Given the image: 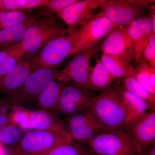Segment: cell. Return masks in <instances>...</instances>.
<instances>
[{
    "label": "cell",
    "instance_id": "cell-1",
    "mask_svg": "<svg viewBox=\"0 0 155 155\" xmlns=\"http://www.w3.org/2000/svg\"><path fill=\"white\" fill-rule=\"evenodd\" d=\"M88 109L97 123L107 130L122 129L125 125L127 112L119 84L111 86L94 97Z\"/></svg>",
    "mask_w": 155,
    "mask_h": 155
},
{
    "label": "cell",
    "instance_id": "cell-2",
    "mask_svg": "<svg viewBox=\"0 0 155 155\" xmlns=\"http://www.w3.org/2000/svg\"><path fill=\"white\" fill-rule=\"evenodd\" d=\"M73 140L67 130L27 131L9 155H45L58 146Z\"/></svg>",
    "mask_w": 155,
    "mask_h": 155
},
{
    "label": "cell",
    "instance_id": "cell-3",
    "mask_svg": "<svg viewBox=\"0 0 155 155\" xmlns=\"http://www.w3.org/2000/svg\"><path fill=\"white\" fill-rule=\"evenodd\" d=\"M58 71L56 67L36 69L19 88L8 93L5 103L10 107L24 108L36 102L48 84L56 79Z\"/></svg>",
    "mask_w": 155,
    "mask_h": 155
},
{
    "label": "cell",
    "instance_id": "cell-4",
    "mask_svg": "<svg viewBox=\"0 0 155 155\" xmlns=\"http://www.w3.org/2000/svg\"><path fill=\"white\" fill-rule=\"evenodd\" d=\"M67 30L61 28L53 16L38 18L26 29L19 44L25 55H35L46 45L64 34Z\"/></svg>",
    "mask_w": 155,
    "mask_h": 155
},
{
    "label": "cell",
    "instance_id": "cell-5",
    "mask_svg": "<svg viewBox=\"0 0 155 155\" xmlns=\"http://www.w3.org/2000/svg\"><path fill=\"white\" fill-rule=\"evenodd\" d=\"M117 27L102 12L95 14L78 28H72L75 47L71 56L94 48L102 39Z\"/></svg>",
    "mask_w": 155,
    "mask_h": 155
},
{
    "label": "cell",
    "instance_id": "cell-6",
    "mask_svg": "<svg viewBox=\"0 0 155 155\" xmlns=\"http://www.w3.org/2000/svg\"><path fill=\"white\" fill-rule=\"evenodd\" d=\"M87 143L96 155H136L140 152L133 139L122 129L103 131Z\"/></svg>",
    "mask_w": 155,
    "mask_h": 155
},
{
    "label": "cell",
    "instance_id": "cell-7",
    "mask_svg": "<svg viewBox=\"0 0 155 155\" xmlns=\"http://www.w3.org/2000/svg\"><path fill=\"white\" fill-rule=\"evenodd\" d=\"M74 47L72 28L69 27L66 33L50 41L37 54L32 61L33 71L44 67H56L70 55Z\"/></svg>",
    "mask_w": 155,
    "mask_h": 155
},
{
    "label": "cell",
    "instance_id": "cell-8",
    "mask_svg": "<svg viewBox=\"0 0 155 155\" xmlns=\"http://www.w3.org/2000/svg\"><path fill=\"white\" fill-rule=\"evenodd\" d=\"M154 2L150 0H104L100 8L114 25L127 27L141 17L143 8L150 7Z\"/></svg>",
    "mask_w": 155,
    "mask_h": 155
},
{
    "label": "cell",
    "instance_id": "cell-9",
    "mask_svg": "<svg viewBox=\"0 0 155 155\" xmlns=\"http://www.w3.org/2000/svg\"><path fill=\"white\" fill-rule=\"evenodd\" d=\"M100 50V45L75 55L68 65L58 71L56 80L66 84L72 81L78 86L89 89L90 77L92 70L90 62L92 56Z\"/></svg>",
    "mask_w": 155,
    "mask_h": 155
},
{
    "label": "cell",
    "instance_id": "cell-10",
    "mask_svg": "<svg viewBox=\"0 0 155 155\" xmlns=\"http://www.w3.org/2000/svg\"><path fill=\"white\" fill-rule=\"evenodd\" d=\"M64 124L73 140L79 143H87L96 136L108 130L97 123L89 109L67 116Z\"/></svg>",
    "mask_w": 155,
    "mask_h": 155
},
{
    "label": "cell",
    "instance_id": "cell-11",
    "mask_svg": "<svg viewBox=\"0 0 155 155\" xmlns=\"http://www.w3.org/2000/svg\"><path fill=\"white\" fill-rule=\"evenodd\" d=\"M91 90L72 82L64 84L56 112L69 116L88 110L94 97Z\"/></svg>",
    "mask_w": 155,
    "mask_h": 155
},
{
    "label": "cell",
    "instance_id": "cell-12",
    "mask_svg": "<svg viewBox=\"0 0 155 155\" xmlns=\"http://www.w3.org/2000/svg\"><path fill=\"white\" fill-rule=\"evenodd\" d=\"M103 54L119 56L130 62L136 60L134 45L127 27L118 26L108 34L100 45Z\"/></svg>",
    "mask_w": 155,
    "mask_h": 155
},
{
    "label": "cell",
    "instance_id": "cell-13",
    "mask_svg": "<svg viewBox=\"0 0 155 155\" xmlns=\"http://www.w3.org/2000/svg\"><path fill=\"white\" fill-rule=\"evenodd\" d=\"M122 130L130 136L139 151L155 143V111H149L133 122L124 125Z\"/></svg>",
    "mask_w": 155,
    "mask_h": 155
},
{
    "label": "cell",
    "instance_id": "cell-14",
    "mask_svg": "<svg viewBox=\"0 0 155 155\" xmlns=\"http://www.w3.org/2000/svg\"><path fill=\"white\" fill-rule=\"evenodd\" d=\"M104 0H78L77 2L58 13L69 27L77 28L92 18L94 11L100 8Z\"/></svg>",
    "mask_w": 155,
    "mask_h": 155
},
{
    "label": "cell",
    "instance_id": "cell-15",
    "mask_svg": "<svg viewBox=\"0 0 155 155\" xmlns=\"http://www.w3.org/2000/svg\"><path fill=\"white\" fill-rule=\"evenodd\" d=\"M35 55H25L16 67L0 78V92L9 93L24 83L34 72L32 63Z\"/></svg>",
    "mask_w": 155,
    "mask_h": 155
},
{
    "label": "cell",
    "instance_id": "cell-16",
    "mask_svg": "<svg viewBox=\"0 0 155 155\" xmlns=\"http://www.w3.org/2000/svg\"><path fill=\"white\" fill-rule=\"evenodd\" d=\"M127 29L135 48L136 62L142 58L145 48L153 33L152 24L149 17H140L128 25Z\"/></svg>",
    "mask_w": 155,
    "mask_h": 155
},
{
    "label": "cell",
    "instance_id": "cell-17",
    "mask_svg": "<svg viewBox=\"0 0 155 155\" xmlns=\"http://www.w3.org/2000/svg\"><path fill=\"white\" fill-rule=\"evenodd\" d=\"M30 120L32 129L48 131L66 130L64 122L54 112L40 109L30 110Z\"/></svg>",
    "mask_w": 155,
    "mask_h": 155
},
{
    "label": "cell",
    "instance_id": "cell-18",
    "mask_svg": "<svg viewBox=\"0 0 155 155\" xmlns=\"http://www.w3.org/2000/svg\"><path fill=\"white\" fill-rule=\"evenodd\" d=\"M38 16L28 17L17 25L0 30V51L19 43L27 29Z\"/></svg>",
    "mask_w": 155,
    "mask_h": 155
},
{
    "label": "cell",
    "instance_id": "cell-19",
    "mask_svg": "<svg viewBox=\"0 0 155 155\" xmlns=\"http://www.w3.org/2000/svg\"><path fill=\"white\" fill-rule=\"evenodd\" d=\"M119 91L127 112L125 125L139 119L149 110L148 105L144 101L125 89L122 85H119Z\"/></svg>",
    "mask_w": 155,
    "mask_h": 155
},
{
    "label": "cell",
    "instance_id": "cell-20",
    "mask_svg": "<svg viewBox=\"0 0 155 155\" xmlns=\"http://www.w3.org/2000/svg\"><path fill=\"white\" fill-rule=\"evenodd\" d=\"M65 84L56 79L52 81L38 97L37 106L40 110L56 112L61 91Z\"/></svg>",
    "mask_w": 155,
    "mask_h": 155
},
{
    "label": "cell",
    "instance_id": "cell-21",
    "mask_svg": "<svg viewBox=\"0 0 155 155\" xmlns=\"http://www.w3.org/2000/svg\"><path fill=\"white\" fill-rule=\"evenodd\" d=\"M100 61L116 79L124 78L133 73L134 68L130 62L119 56L103 54Z\"/></svg>",
    "mask_w": 155,
    "mask_h": 155
},
{
    "label": "cell",
    "instance_id": "cell-22",
    "mask_svg": "<svg viewBox=\"0 0 155 155\" xmlns=\"http://www.w3.org/2000/svg\"><path fill=\"white\" fill-rule=\"evenodd\" d=\"M115 80L102 62L97 60L90 77L89 89L101 92L111 87Z\"/></svg>",
    "mask_w": 155,
    "mask_h": 155
},
{
    "label": "cell",
    "instance_id": "cell-23",
    "mask_svg": "<svg viewBox=\"0 0 155 155\" xmlns=\"http://www.w3.org/2000/svg\"><path fill=\"white\" fill-rule=\"evenodd\" d=\"M137 65L134 70V75L137 81L150 94L155 97V68L143 59L137 61Z\"/></svg>",
    "mask_w": 155,
    "mask_h": 155
},
{
    "label": "cell",
    "instance_id": "cell-24",
    "mask_svg": "<svg viewBox=\"0 0 155 155\" xmlns=\"http://www.w3.org/2000/svg\"><path fill=\"white\" fill-rule=\"evenodd\" d=\"M25 54L19 43L0 51V78L19 64Z\"/></svg>",
    "mask_w": 155,
    "mask_h": 155
},
{
    "label": "cell",
    "instance_id": "cell-25",
    "mask_svg": "<svg viewBox=\"0 0 155 155\" xmlns=\"http://www.w3.org/2000/svg\"><path fill=\"white\" fill-rule=\"evenodd\" d=\"M122 86L128 91L144 101L148 105L150 111H155V97L150 94L143 87L135 78L134 72L123 78Z\"/></svg>",
    "mask_w": 155,
    "mask_h": 155
},
{
    "label": "cell",
    "instance_id": "cell-26",
    "mask_svg": "<svg viewBox=\"0 0 155 155\" xmlns=\"http://www.w3.org/2000/svg\"><path fill=\"white\" fill-rule=\"evenodd\" d=\"M26 132L19 126L9 123L0 127V143L3 145H16Z\"/></svg>",
    "mask_w": 155,
    "mask_h": 155
},
{
    "label": "cell",
    "instance_id": "cell-27",
    "mask_svg": "<svg viewBox=\"0 0 155 155\" xmlns=\"http://www.w3.org/2000/svg\"><path fill=\"white\" fill-rule=\"evenodd\" d=\"M89 149L72 140L60 145L45 155H93Z\"/></svg>",
    "mask_w": 155,
    "mask_h": 155
},
{
    "label": "cell",
    "instance_id": "cell-28",
    "mask_svg": "<svg viewBox=\"0 0 155 155\" xmlns=\"http://www.w3.org/2000/svg\"><path fill=\"white\" fill-rule=\"evenodd\" d=\"M27 12L0 10V30L17 25L28 17Z\"/></svg>",
    "mask_w": 155,
    "mask_h": 155
},
{
    "label": "cell",
    "instance_id": "cell-29",
    "mask_svg": "<svg viewBox=\"0 0 155 155\" xmlns=\"http://www.w3.org/2000/svg\"><path fill=\"white\" fill-rule=\"evenodd\" d=\"M45 0H2L1 10L21 11L43 6Z\"/></svg>",
    "mask_w": 155,
    "mask_h": 155
},
{
    "label": "cell",
    "instance_id": "cell-30",
    "mask_svg": "<svg viewBox=\"0 0 155 155\" xmlns=\"http://www.w3.org/2000/svg\"><path fill=\"white\" fill-rule=\"evenodd\" d=\"M12 109L13 110L9 114L11 123L21 127L26 132L32 130L30 124V110L24 108L13 107Z\"/></svg>",
    "mask_w": 155,
    "mask_h": 155
},
{
    "label": "cell",
    "instance_id": "cell-31",
    "mask_svg": "<svg viewBox=\"0 0 155 155\" xmlns=\"http://www.w3.org/2000/svg\"><path fill=\"white\" fill-rule=\"evenodd\" d=\"M142 59L150 66L155 68V33L151 35L148 43L143 53Z\"/></svg>",
    "mask_w": 155,
    "mask_h": 155
},
{
    "label": "cell",
    "instance_id": "cell-32",
    "mask_svg": "<svg viewBox=\"0 0 155 155\" xmlns=\"http://www.w3.org/2000/svg\"><path fill=\"white\" fill-rule=\"evenodd\" d=\"M78 0H45L43 6L58 14Z\"/></svg>",
    "mask_w": 155,
    "mask_h": 155
},
{
    "label": "cell",
    "instance_id": "cell-33",
    "mask_svg": "<svg viewBox=\"0 0 155 155\" xmlns=\"http://www.w3.org/2000/svg\"><path fill=\"white\" fill-rule=\"evenodd\" d=\"M10 123L11 119L9 114L0 110V127Z\"/></svg>",
    "mask_w": 155,
    "mask_h": 155
},
{
    "label": "cell",
    "instance_id": "cell-34",
    "mask_svg": "<svg viewBox=\"0 0 155 155\" xmlns=\"http://www.w3.org/2000/svg\"><path fill=\"white\" fill-rule=\"evenodd\" d=\"M136 155H155V143L140 152Z\"/></svg>",
    "mask_w": 155,
    "mask_h": 155
},
{
    "label": "cell",
    "instance_id": "cell-35",
    "mask_svg": "<svg viewBox=\"0 0 155 155\" xmlns=\"http://www.w3.org/2000/svg\"><path fill=\"white\" fill-rule=\"evenodd\" d=\"M149 7L150 11V12L149 16L148 17L150 19L152 24L153 32L155 33V6L153 5Z\"/></svg>",
    "mask_w": 155,
    "mask_h": 155
},
{
    "label": "cell",
    "instance_id": "cell-36",
    "mask_svg": "<svg viewBox=\"0 0 155 155\" xmlns=\"http://www.w3.org/2000/svg\"><path fill=\"white\" fill-rule=\"evenodd\" d=\"M0 155H6L4 145L0 143Z\"/></svg>",
    "mask_w": 155,
    "mask_h": 155
},
{
    "label": "cell",
    "instance_id": "cell-37",
    "mask_svg": "<svg viewBox=\"0 0 155 155\" xmlns=\"http://www.w3.org/2000/svg\"><path fill=\"white\" fill-rule=\"evenodd\" d=\"M2 0H0V10H1V7H2Z\"/></svg>",
    "mask_w": 155,
    "mask_h": 155
}]
</instances>
